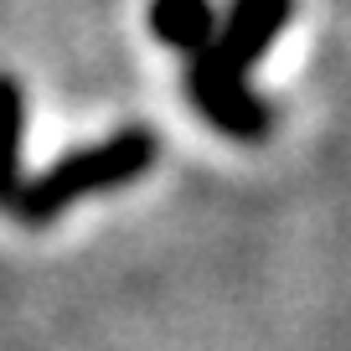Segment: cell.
Returning <instances> with one entry per match:
<instances>
[{
  "label": "cell",
  "mask_w": 351,
  "mask_h": 351,
  "mask_svg": "<svg viewBox=\"0 0 351 351\" xmlns=\"http://www.w3.org/2000/svg\"><path fill=\"white\" fill-rule=\"evenodd\" d=\"M150 160H155V134L150 130H119V134H109V140L88 145V150L62 155L52 171L26 181L11 202H16L21 217L42 222V217H57L62 207H73L77 197H93V191L134 181L140 171H150Z\"/></svg>",
  "instance_id": "6da1fadb"
},
{
  "label": "cell",
  "mask_w": 351,
  "mask_h": 351,
  "mask_svg": "<svg viewBox=\"0 0 351 351\" xmlns=\"http://www.w3.org/2000/svg\"><path fill=\"white\" fill-rule=\"evenodd\" d=\"M186 83H191V99H197V109L207 114V119L217 124L222 134H232V140H258V134L269 130V109L253 99L248 73L228 67L217 52H212V47H202V52L191 57Z\"/></svg>",
  "instance_id": "7a4b0ae2"
},
{
  "label": "cell",
  "mask_w": 351,
  "mask_h": 351,
  "mask_svg": "<svg viewBox=\"0 0 351 351\" xmlns=\"http://www.w3.org/2000/svg\"><path fill=\"white\" fill-rule=\"evenodd\" d=\"M289 11H295V0H232L222 32L212 36V52L228 67L248 73V67L279 42V32L289 26Z\"/></svg>",
  "instance_id": "3957f363"
},
{
  "label": "cell",
  "mask_w": 351,
  "mask_h": 351,
  "mask_svg": "<svg viewBox=\"0 0 351 351\" xmlns=\"http://www.w3.org/2000/svg\"><path fill=\"white\" fill-rule=\"evenodd\" d=\"M150 32L160 47L197 57L217 36V11L212 0H150Z\"/></svg>",
  "instance_id": "277c9868"
},
{
  "label": "cell",
  "mask_w": 351,
  "mask_h": 351,
  "mask_svg": "<svg viewBox=\"0 0 351 351\" xmlns=\"http://www.w3.org/2000/svg\"><path fill=\"white\" fill-rule=\"evenodd\" d=\"M21 140H26L21 83L0 73V202H11L21 191Z\"/></svg>",
  "instance_id": "5b68a950"
}]
</instances>
